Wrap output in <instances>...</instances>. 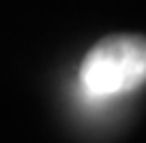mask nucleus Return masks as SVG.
<instances>
[{
	"label": "nucleus",
	"instance_id": "1",
	"mask_svg": "<svg viewBox=\"0 0 146 143\" xmlns=\"http://www.w3.org/2000/svg\"><path fill=\"white\" fill-rule=\"evenodd\" d=\"M144 81V36H108L88 51L80 66V83L92 98H110L131 92Z\"/></svg>",
	"mask_w": 146,
	"mask_h": 143
}]
</instances>
